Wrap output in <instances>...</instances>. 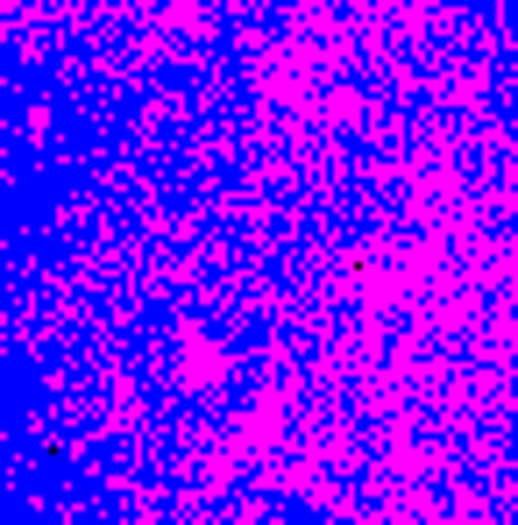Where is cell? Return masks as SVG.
I'll return each instance as SVG.
<instances>
[{
    "label": "cell",
    "instance_id": "1",
    "mask_svg": "<svg viewBox=\"0 0 518 525\" xmlns=\"http://www.w3.org/2000/svg\"><path fill=\"white\" fill-rule=\"evenodd\" d=\"M171 369L192 384V391H220L235 377V348L220 341V334H206V327H178V341H171Z\"/></svg>",
    "mask_w": 518,
    "mask_h": 525
}]
</instances>
